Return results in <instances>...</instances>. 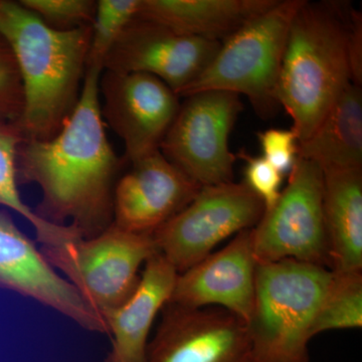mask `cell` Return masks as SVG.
I'll return each instance as SVG.
<instances>
[{"mask_svg": "<svg viewBox=\"0 0 362 362\" xmlns=\"http://www.w3.org/2000/svg\"><path fill=\"white\" fill-rule=\"evenodd\" d=\"M87 66L77 106L56 135L23 140L18 151L20 183L39 187L35 213L59 226H74L84 239L113 223V194L125 158L114 151L105 130L100 78Z\"/></svg>", "mask_w": 362, "mask_h": 362, "instance_id": "obj_1", "label": "cell"}, {"mask_svg": "<svg viewBox=\"0 0 362 362\" xmlns=\"http://www.w3.org/2000/svg\"><path fill=\"white\" fill-rule=\"evenodd\" d=\"M0 35L20 71L23 107L18 124L25 139H49L77 106L87 70L90 26L54 30L20 1L0 0Z\"/></svg>", "mask_w": 362, "mask_h": 362, "instance_id": "obj_2", "label": "cell"}, {"mask_svg": "<svg viewBox=\"0 0 362 362\" xmlns=\"http://www.w3.org/2000/svg\"><path fill=\"white\" fill-rule=\"evenodd\" d=\"M350 8L304 0L293 18L277 85V101L299 143L316 129L351 84L347 37Z\"/></svg>", "mask_w": 362, "mask_h": 362, "instance_id": "obj_3", "label": "cell"}, {"mask_svg": "<svg viewBox=\"0 0 362 362\" xmlns=\"http://www.w3.org/2000/svg\"><path fill=\"white\" fill-rule=\"evenodd\" d=\"M331 278L326 267L296 259L257 263L247 327L259 362H309L312 328Z\"/></svg>", "mask_w": 362, "mask_h": 362, "instance_id": "obj_4", "label": "cell"}, {"mask_svg": "<svg viewBox=\"0 0 362 362\" xmlns=\"http://www.w3.org/2000/svg\"><path fill=\"white\" fill-rule=\"evenodd\" d=\"M304 0H277L223 40L216 56L180 97L204 90L246 96L261 118L275 114L288 33Z\"/></svg>", "mask_w": 362, "mask_h": 362, "instance_id": "obj_5", "label": "cell"}, {"mask_svg": "<svg viewBox=\"0 0 362 362\" xmlns=\"http://www.w3.org/2000/svg\"><path fill=\"white\" fill-rule=\"evenodd\" d=\"M40 249L104 320L132 296L140 268L159 254L153 235L126 232L113 223L90 239Z\"/></svg>", "mask_w": 362, "mask_h": 362, "instance_id": "obj_6", "label": "cell"}, {"mask_svg": "<svg viewBox=\"0 0 362 362\" xmlns=\"http://www.w3.org/2000/svg\"><path fill=\"white\" fill-rule=\"evenodd\" d=\"M263 214V204L244 181L204 185L153 239L159 254L180 274L228 238L254 228Z\"/></svg>", "mask_w": 362, "mask_h": 362, "instance_id": "obj_7", "label": "cell"}, {"mask_svg": "<svg viewBox=\"0 0 362 362\" xmlns=\"http://www.w3.org/2000/svg\"><path fill=\"white\" fill-rule=\"evenodd\" d=\"M275 206L252 228L257 263L296 259L329 268L323 216V173L298 157ZM330 270V269H329Z\"/></svg>", "mask_w": 362, "mask_h": 362, "instance_id": "obj_8", "label": "cell"}, {"mask_svg": "<svg viewBox=\"0 0 362 362\" xmlns=\"http://www.w3.org/2000/svg\"><path fill=\"white\" fill-rule=\"evenodd\" d=\"M239 95L204 90L185 97L160 152L201 187L230 182L237 154L228 146L243 111Z\"/></svg>", "mask_w": 362, "mask_h": 362, "instance_id": "obj_9", "label": "cell"}, {"mask_svg": "<svg viewBox=\"0 0 362 362\" xmlns=\"http://www.w3.org/2000/svg\"><path fill=\"white\" fill-rule=\"evenodd\" d=\"M101 112L122 140L130 163L160 150L180 110V97L153 76L103 71L100 78Z\"/></svg>", "mask_w": 362, "mask_h": 362, "instance_id": "obj_10", "label": "cell"}, {"mask_svg": "<svg viewBox=\"0 0 362 362\" xmlns=\"http://www.w3.org/2000/svg\"><path fill=\"white\" fill-rule=\"evenodd\" d=\"M145 362H259L247 324L221 308L166 304Z\"/></svg>", "mask_w": 362, "mask_h": 362, "instance_id": "obj_11", "label": "cell"}, {"mask_svg": "<svg viewBox=\"0 0 362 362\" xmlns=\"http://www.w3.org/2000/svg\"><path fill=\"white\" fill-rule=\"evenodd\" d=\"M221 44L180 35L154 21L136 18L112 47L104 71L153 76L180 98L206 70Z\"/></svg>", "mask_w": 362, "mask_h": 362, "instance_id": "obj_12", "label": "cell"}, {"mask_svg": "<svg viewBox=\"0 0 362 362\" xmlns=\"http://www.w3.org/2000/svg\"><path fill=\"white\" fill-rule=\"evenodd\" d=\"M0 289L30 298L86 330L108 334L104 319L90 308L75 286L57 273L6 211H0Z\"/></svg>", "mask_w": 362, "mask_h": 362, "instance_id": "obj_13", "label": "cell"}, {"mask_svg": "<svg viewBox=\"0 0 362 362\" xmlns=\"http://www.w3.org/2000/svg\"><path fill=\"white\" fill-rule=\"evenodd\" d=\"M131 164L129 173L114 188L113 225L126 232L153 235L202 187L160 150Z\"/></svg>", "mask_w": 362, "mask_h": 362, "instance_id": "obj_14", "label": "cell"}, {"mask_svg": "<svg viewBox=\"0 0 362 362\" xmlns=\"http://www.w3.org/2000/svg\"><path fill=\"white\" fill-rule=\"evenodd\" d=\"M256 267L251 228L178 274L170 303L187 308L223 309L247 324L254 307Z\"/></svg>", "mask_w": 362, "mask_h": 362, "instance_id": "obj_15", "label": "cell"}, {"mask_svg": "<svg viewBox=\"0 0 362 362\" xmlns=\"http://www.w3.org/2000/svg\"><path fill=\"white\" fill-rule=\"evenodd\" d=\"M177 271L160 254L144 265L132 296L105 317L112 347L105 362H145L152 326L170 302Z\"/></svg>", "mask_w": 362, "mask_h": 362, "instance_id": "obj_16", "label": "cell"}, {"mask_svg": "<svg viewBox=\"0 0 362 362\" xmlns=\"http://www.w3.org/2000/svg\"><path fill=\"white\" fill-rule=\"evenodd\" d=\"M277 0H141L137 18L199 39L223 42Z\"/></svg>", "mask_w": 362, "mask_h": 362, "instance_id": "obj_17", "label": "cell"}, {"mask_svg": "<svg viewBox=\"0 0 362 362\" xmlns=\"http://www.w3.org/2000/svg\"><path fill=\"white\" fill-rule=\"evenodd\" d=\"M322 173L329 269L362 272V169Z\"/></svg>", "mask_w": 362, "mask_h": 362, "instance_id": "obj_18", "label": "cell"}, {"mask_svg": "<svg viewBox=\"0 0 362 362\" xmlns=\"http://www.w3.org/2000/svg\"><path fill=\"white\" fill-rule=\"evenodd\" d=\"M298 157L322 173L362 169L361 87L351 83L345 88L313 133L299 143Z\"/></svg>", "mask_w": 362, "mask_h": 362, "instance_id": "obj_19", "label": "cell"}, {"mask_svg": "<svg viewBox=\"0 0 362 362\" xmlns=\"http://www.w3.org/2000/svg\"><path fill=\"white\" fill-rule=\"evenodd\" d=\"M25 140L18 123L0 121V206L11 209L32 225L40 246L59 247L83 238L74 226H59L40 218L21 199L18 157Z\"/></svg>", "mask_w": 362, "mask_h": 362, "instance_id": "obj_20", "label": "cell"}, {"mask_svg": "<svg viewBox=\"0 0 362 362\" xmlns=\"http://www.w3.org/2000/svg\"><path fill=\"white\" fill-rule=\"evenodd\" d=\"M362 326V272H332L312 334L331 330L357 329Z\"/></svg>", "mask_w": 362, "mask_h": 362, "instance_id": "obj_21", "label": "cell"}, {"mask_svg": "<svg viewBox=\"0 0 362 362\" xmlns=\"http://www.w3.org/2000/svg\"><path fill=\"white\" fill-rule=\"evenodd\" d=\"M141 0H100L90 25L87 66L104 71V63L112 47L124 30L138 16Z\"/></svg>", "mask_w": 362, "mask_h": 362, "instance_id": "obj_22", "label": "cell"}, {"mask_svg": "<svg viewBox=\"0 0 362 362\" xmlns=\"http://www.w3.org/2000/svg\"><path fill=\"white\" fill-rule=\"evenodd\" d=\"M25 8L45 25L58 30H74L90 26L97 1L93 0H21Z\"/></svg>", "mask_w": 362, "mask_h": 362, "instance_id": "obj_23", "label": "cell"}, {"mask_svg": "<svg viewBox=\"0 0 362 362\" xmlns=\"http://www.w3.org/2000/svg\"><path fill=\"white\" fill-rule=\"evenodd\" d=\"M237 157L245 163L244 182L259 197L263 204L264 211H269L280 197L284 175L262 156H252L242 150Z\"/></svg>", "mask_w": 362, "mask_h": 362, "instance_id": "obj_24", "label": "cell"}, {"mask_svg": "<svg viewBox=\"0 0 362 362\" xmlns=\"http://www.w3.org/2000/svg\"><path fill=\"white\" fill-rule=\"evenodd\" d=\"M23 107L20 71L11 47L0 35V121L18 123Z\"/></svg>", "mask_w": 362, "mask_h": 362, "instance_id": "obj_25", "label": "cell"}, {"mask_svg": "<svg viewBox=\"0 0 362 362\" xmlns=\"http://www.w3.org/2000/svg\"><path fill=\"white\" fill-rule=\"evenodd\" d=\"M262 156L281 175H289L298 159L299 140L292 129L271 128L257 133Z\"/></svg>", "mask_w": 362, "mask_h": 362, "instance_id": "obj_26", "label": "cell"}, {"mask_svg": "<svg viewBox=\"0 0 362 362\" xmlns=\"http://www.w3.org/2000/svg\"><path fill=\"white\" fill-rule=\"evenodd\" d=\"M347 49L352 84L361 87L362 84V18L361 13L351 9L350 11Z\"/></svg>", "mask_w": 362, "mask_h": 362, "instance_id": "obj_27", "label": "cell"}]
</instances>
